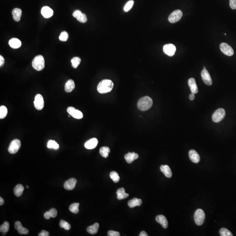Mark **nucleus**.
Instances as JSON below:
<instances>
[{
	"label": "nucleus",
	"mask_w": 236,
	"mask_h": 236,
	"mask_svg": "<svg viewBox=\"0 0 236 236\" xmlns=\"http://www.w3.org/2000/svg\"><path fill=\"white\" fill-rule=\"evenodd\" d=\"M114 84L110 80L105 79L101 81L98 84L97 90L101 94L109 92L113 89Z\"/></svg>",
	"instance_id": "f257e3e1"
},
{
	"label": "nucleus",
	"mask_w": 236,
	"mask_h": 236,
	"mask_svg": "<svg viewBox=\"0 0 236 236\" xmlns=\"http://www.w3.org/2000/svg\"><path fill=\"white\" fill-rule=\"evenodd\" d=\"M153 100L149 96H145L139 99L138 102V109L142 111H145L150 109L152 106Z\"/></svg>",
	"instance_id": "f03ea898"
},
{
	"label": "nucleus",
	"mask_w": 236,
	"mask_h": 236,
	"mask_svg": "<svg viewBox=\"0 0 236 236\" xmlns=\"http://www.w3.org/2000/svg\"><path fill=\"white\" fill-rule=\"evenodd\" d=\"M32 66L36 70L41 71L45 68V60L42 55H38L34 58L32 62Z\"/></svg>",
	"instance_id": "7ed1b4c3"
},
{
	"label": "nucleus",
	"mask_w": 236,
	"mask_h": 236,
	"mask_svg": "<svg viewBox=\"0 0 236 236\" xmlns=\"http://www.w3.org/2000/svg\"><path fill=\"white\" fill-rule=\"evenodd\" d=\"M205 219L204 212L201 209H198L194 214V220L198 226H201L203 223Z\"/></svg>",
	"instance_id": "20e7f679"
},
{
	"label": "nucleus",
	"mask_w": 236,
	"mask_h": 236,
	"mask_svg": "<svg viewBox=\"0 0 236 236\" xmlns=\"http://www.w3.org/2000/svg\"><path fill=\"white\" fill-rule=\"evenodd\" d=\"M21 146V143L20 140L18 139H14L10 144L8 151L11 154H15L18 151Z\"/></svg>",
	"instance_id": "39448f33"
},
{
	"label": "nucleus",
	"mask_w": 236,
	"mask_h": 236,
	"mask_svg": "<svg viewBox=\"0 0 236 236\" xmlns=\"http://www.w3.org/2000/svg\"><path fill=\"white\" fill-rule=\"evenodd\" d=\"M226 112L223 109H218L214 112L212 116V120L214 122H219L223 119L225 117Z\"/></svg>",
	"instance_id": "423d86ee"
},
{
	"label": "nucleus",
	"mask_w": 236,
	"mask_h": 236,
	"mask_svg": "<svg viewBox=\"0 0 236 236\" xmlns=\"http://www.w3.org/2000/svg\"><path fill=\"white\" fill-rule=\"evenodd\" d=\"M183 13L180 10H177L172 12L168 17V21L171 23H175L181 19Z\"/></svg>",
	"instance_id": "0eeeda50"
},
{
	"label": "nucleus",
	"mask_w": 236,
	"mask_h": 236,
	"mask_svg": "<svg viewBox=\"0 0 236 236\" xmlns=\"http://www.w3.org/2000/svg\"><path fill=\"white\" fill-rule=\"evenodd\" d=\"M220 49L222 53L228 56H232L234 55V51L233 48L228 44L222 43L220 45Z\"/></svg>",
	"instance_id": "6e6552de"
},
{
	"label": "nucleus",
	"mask_w": 236,
	"mask_h": 236,
	"mask_svg": "<svg viewBox=\"0 0 236 236\" xmlns=\"http://www.w3.org/2000/svg\"><path fill=\"white\" fill-rule=\"evenodd\" d=\"M176 50V46L172 44H167L163 47V51L166 55L169 57L174 56Z\"/></svg>",
	"instance_id": "1a4fd4ad"
},
{
	"label": "nucleus",
	"mask_w": 236,
	"mask_h": 236,
	"mask_svg": "<svg viewBox=\"0 0 236 236\" xmlns=\"http://www.w3.org/2000/svg\"><path fill=\"white\" fill-rule=\"evenodd\" d=\"M35 107L38 110H41L44 106L43 98L41 95L38 94L36 96L34 101Z\"/></svg>",
	"instance_id": "9d476101"
},
{
	"label": "nucleus",
	"mask_w": 236,
	"mask_h": 236,
	"mask_svg": "<svg viewBox=\"0 0 236 236\" xmlns=\"http://www.w3.org/2000/svg\"><path fill=\"white\" fill-rule=\"evenodd\" d=\"M68 113L73 117L76 119H81L83 117V113L73 107H69L67 109Z\"/></svg>",
	"instance_id": "9b49d317"
},
{
	"label": "nucleus",
	"mask_w": 236,
	"mask_h": 236,
	"mask_svg": "<svg viewBox=\"0 0 236 236\" xmlns=\"http://www.w3.org/2000/svg\"><path fill=\"white\" fill-rule=\"evenodd\" d=\"M201 77L203 79L204 82L207 85H212V80L208 70L206 69H203L201 72Z\"/></svg>",
	"instance_id": "f8f14e48"
},
{
	"label": "nucleus",
	"mask_w": 236,
	"mask_h": 236,
	"mask_svg": "<svg viewBox=\"0 0 236 236\" xmlns=\"http://www.w3.org/2000/svg\"><path fill=\"white\" fill-rule=\"evenodd\" d=\"M77 180L75 178H71L65 181L64 188L66 190H72L74 189L76 186Z\"/></svg>",
	"instance_id": "ddd939ff"
},
{
	"label": "nucleus",
	"mask_w": 236,
	"mask_h": 236,
	"mask_svg": "<svg viewBox=\"0 0 236 236\" xmlns=\"http://www.w3.org/2000/svg\"><path fill=\"white\" fill-rule=\"evenodd\" d=\"M41 14L45 18L51 17L53 15V11L48 6H44L41 9Z\"/></svg>",
	"instance_id": "4468645a"
},
{
	"label": "nucleus",
	"mask_w": 236,
	"mask_h": 236,
	"mask_svg": "<svg viewBox=\"0 0 236 236\" xmlns=\"http://www.w3.org/2000/svg\"><path fill=\"white\" fill-rule=\"evenodd\" d=\"M98 144V140L96 138L91 139L90 140L87 141L85 144V146L86 149L91 150L94 149L97 146Z\"/></svg>",
	"instance_id": "2eb2a0df"
},
{
	"label": "nucleus",
	"mask_w": 236,
	"mask_h": 236,
	"mask_svg": "<svg viewBox=\"0 0 236 236\" xmlns=\"http://www.w3.org/2000/svg\"><path fill=\"white\" fill-rule=\"evenodd\" d=\"M188 85L190 87L192 93L196 94L198 92V88L195 81L193 78H190L188 80Z\"/></svg>",
	"instance_id": "dca6fc26"
},
{
	"label": "nucleus",
	"mask_w": 236,
	"mask_h": 236,
	"mask_svg": "<svg viewBox=\"0 0 236 236\" xmlns=\"http://www.w3.org/2000/svg\"><path fill=\"white\" fill-rule=\"evenodd\" d=\"M189 157L190 160L194 163H198L200 161V156L195 150H191L189 151Z\"/></svg>",
	"instance_id": "f3484780"
},
{
	"label": "nucleus",
	"mask_w": 236,
	"mask_h": 236,
	"mask_svg": "<svg viewBox=\"0 0 236 236\" xmlns=\"http://www.w3.org/2000/svg\"><path fill=\"white\" fill-rule=\"evenodd\" d=\"M125 160L127 161V162L129 163H132L134 160L138 159L139 157V155L137 154L134 152H129L128 153L126 154L124 156Z\"/></svg>",
	"instance_id": "a211bd4d"
},
{
	"label": "nucleus",
	"mask_w": 236,
	"mask_h": 236,
	"mask_svg": "<svg viewBox=\"0 0 236 236\" xmlns=\"http://www.w3.org/2000/svg\"><path fill=\"white\" fill-rule=\"evenodd\" d=\"M156 220L161 224L163 228H167L168 227V222L167 219L163 215H158L156 217Z\"/></svg>",
	"instance_id": "6ab92c4d"
},
{
	"label": "nucleus",
	"mask_w": 236,
	"mask_h": 236,
	"mask_svg": "<svg viewBox=\"0 0 236 236\" xmlns=\"http://www.w3.org/2000/svg\"><path fill=\"white\" fill-rule=\"evenodd\" d=\"M161 172L164 174V176L168 178L172 177V173L170 167L168 165H161L160 168Z\"/></svg>",
	"instance_id": "aec40b11"
},
{
	"label": "nucleus",
	"mask_w": 236,
	"mask_h": 236,
	"mask_svg": "<svg viewBox=\"0 0 236 236\" xmlns=\"http://www.w3.org/2000/svg\"><path fill=\"white\" fill-rule=\"evenodd\" d=\"M75 85L74 80L72 79L69 80L65 84L64 87L65 92L68 93L70 92L75 89Z\"/></svg>",
	"instance_id": "412c9836"
},
{
	"label": "nucleus",
	"mask_w": 236,
	"mask_h": 236,
	"mask_svg": "<svg viewBox=\"0 0 236 236\" xmlns=\"http://www.w3.org/2000/svg\"><path fill=\"white\" fill-rule=\"evenodd\" d=\"M12 14L14 20L16 22H18L20 21L22 15V11L21 9L16 8L12 10Z\"/></svg>",
	"instance_id": "4be33fe9"
},
{
	"label": "nucleus",
	"mask_w": 236,
	"mask_h": 236,
	"mask_svg": "<svg viewBox=\"0 0 236 236\" xmlns=\"http://www.w3.org/2000/svg\"><path fill=\"white\" fill-rule=\"evenodd\" d=\"M9 45L13 49H18L21 47V43L20 40L17 38H12L9 41Z\"/></svg>",
	"instance_id": "5701e85b"
},
{
	"label": "nucleus",
	"mask_w": 236,
	"mask_h": 236,
	"mask_svg": "<svg viewBox=\"0 0 236 236\" xmlns=\"http://www.w3.org/2000/svg\"><path fill=\"white\" fill-rule=\"evenodd\" d=\"M142 203V201L140 198H134L133 199L129 201L128 205L130 208H134L136 206H140Z\"/></svg>",
	"instance_id": "b1692460"
},
{
	"label": "nucleus",
	"mask_w": 236,
	"mask_h": 236,
	"mask_svg": "<svg viewBox=\"0 0 236 236\" xmlns=\"http://www.w3.org/2000/svg\"><path fill=\"white\" fill-rule=\"evenodd\" d=\"M117 198L119 200H121V199H125L127 198L129 196V195L128 194L126 193L125 192V190L123 188H119L117 192Z\"/></svg>",
	"instance_id": "393cba45"
},
{
	"label": "nucleus",
	"mask_w": 236,
	"mask_h": 236,
	"mask_svg": "<svg viewBox=\"0 0 236 236\" xmlns=\"http://www.w3.org/2000/svg\"><path fill=\"white\" fill-rule=\"evenodd\" d=\"M99 227V224L97 222H96L93 225L88 227L87 229V231L91 235H95L98 232Z\"/></svg>",
	"instance_id": "a878e982"
},
{
	"label": "nucleus",
	"mask_w": 236,
	"mask_h": 236,
	"mask_svg": "<svg viewBox=\"0 0 236 236\" xmlns=\"http://www.w3.org/2000/svg\"><path fill=\"white\" fill-rule=\"evenodd\" d=\"M24 187L21 184H18L16 186L14 189V193L15 195L17 197L21 196L23 193Z\"/></svg>",
	"instance_id": "bb28decb"
},
{
	"label": "nucleus",
	"mask_w": 236,
	"mask_h": 236,
	"mask_svg": "<svg viewBox=\"0 0 236 236\" xmlns=\"http://www.w3.org/2000/svg\"><path fill=\"white\" fill-rule=\"evenodd\" d=\"M99 152L102 157L107 158L109 156V154L110 152V150L109 148L107 146H103L100 148Z\"/></svg>",
	"instance_id": "cd10ccee"
},
{
	"label": "nucleus",
	"mask_w": 236,
	"mask_h": 236,
	"mask_svg": "<svg viewBox=\"0 0 236 236\" xmlns=\"http://www.w3.org/2000/svg\"><path fill=\"white\" fill-rule=\"evenodd\" d=\"M79 205V203H74L70 205L69 207V210L70 211L75 214L78 213Z\"/></svg>",
	"instance_id": "c85d7f7f"
},
{
	"label": "nucleus",
	"mask_w": 236,
	"mask_h": 236,
	"mask_svg": "<svg viewBox=\"0 0 236 236\" xmlns=\"http://www.w3.org/2000/svg\"><path fill=\"white\" fill-rule=\"evenodd\" d=\"M110 177L115 183H118L120 180V177L117 172L112 171L110 173Z\"/></svg>",
	"instance_id": "c756f323"
},
{
	"label": "nucleus",
	"mask_w": 236,
	"mask_h": 236,
	"mask_svg": "<svg viewBox=\"0 0 236 236\" xmlns=\"http://www.w3.org/2000/svg\"><path fill=\"white\" fill-rule=\"evenodd\" d=\"M47 147L49 148H53L57 150L58 149L59 145L58 144L55 140H50L47 144Z\"/></svg>",
	"instance_id": "7c9ffc66"
},
{
	"label": "nucleus",
	"mask_w": 236,
	"mask_h": 236,
	"mask_svg": "<svg viewBox=\"0 0 236 236\" xmlns=\"http://www.w3.org/2000/svg\"><path fill=\"white\" fill-rule=\"evenodd\" d=\"M9 230V223L8 221H5L0 227V232L7 233Z\"/></svg>",
	"instance_id": "2f4dec72"
},
{
	"label": "nucleus",
	"mask_w": 236,
	"mask_h": 236,
	"mask_svg": "<svg viewBox=\"0 0 236 236\" xmlns=\"http://www.w3.org/2000/svg\"><path fill=\"white\" fill-rule=\"evenodd\" d=\"M81 62V59L79 57H75L71 59V63L72 66L74 68H77L78 67Z\"/></svg>",
	"instance_id": "473e14b6"
},
{
	"label": "nucleus",
	"mask_w": 236,
	"mask_h": 236,
	"mask_svg": "<svg viewBox=\"0 0 236 236\" xmlns=\"http://www.w3.org/2000/svg\"><path fill=\"white\" fill-rule=\"evenodd\" d=\"M8 113V109L4 106H1L0 107V119H4L6 117Z\"/></svg>",
	"instance_id": "72a5a7b5"
},
{
	"label": "nucleus",
	"mask_w": 236,
	"mask_h": 236,
	"mask_svg": "<svg viewBox=\"0 0 236 236\" xmlns=\"http://www.w3.org/2000/svg\"><path fill=\"white\" fill-rule=\"evenodd\" d=\"M60 227L64 228L66 230H69L71 228L70 224L63 220H61L60 222Z\"/></svg>",
	"instance_id": "f704fd0d"
},
{
	"label": "nucleus",
	"mask_w": 236,
	"mask_h": 236,
	"mask_svg": "<svg viewBox=\"0 0 236 236\" xmlns=\"http://www.w3.org/2000/svg\"><path fill=\"white\" fill-rule=\"evenodd\" d=\"M220 235L221 236H232V233L230 231L224 228L221 229L220 230Z\"/></svg>",
	"instance_id": "c9c22d12"
},
{
	"label": "nucleus",
	"mask_w": 236,
	"mask_h": 236,
	"mask_svg": "<svg viewBox=\"0 0 236 236\" xmlns=\"http://www.w3.org/2000/svg\"><path fill=\"white\" fill-rule=\"evenodd\" d=\"M134 4V1H133V0H130V1H128L127 3L126 4V5L124 6V11L125 12H128V11H129L132 9Z\"/></svg>",
	"instance_id": "e433bc0d"
},
{
	"label": "nucleus",
	"mask_w": 236,
	"mask_h": 236,
	"mask_svg": "<svg viewBox=\"0 0 236 236\" xmlns=\"http://www.w3.org/2000/svg\"><path fill=\"white\" fill-rule=\"evenodd\" d=\"M68 33L66 31H63V32H62L60 33V36H59V39L61 41H63V42H66L68 40Z\"/></svg>",
	"instance_id": "4c0bfd02"
},
{
	"label": "nucleus",
	"mask_w": 236,
	"mask_h": 236,
	"mask_svg": "<svg viewBox=\"0 0 236 236\" xmlns=\"http://www.w3.org/2000/svg\"><path fill=\"white\" fill-rule=\"evenodd\" d=\"M76 18L78 21L83 23H86L87 20L86 15L85 14H83V13L80 14Z\"/></svg>",
	"instance_id": "58836bf2"
},
{
	"label": "nucleus",
	"mask_w": 236,
	"mask_h": 236,
	"mask_svg": "<svg viewBox=\"0 0 236 236\" xmlns=\"http://www.w3.org/2000/svg\"><path fill=\"white\" fill-rule=\"evenodd\" d=\"M49 213H50L51 217H53V218L56 217L57 216V214H58V211L55 208H51L49 210Z\"/></svg>",
	"instance_id": "ea45409f"
},
{
	"label": "nucleus",
	"mask_w": 236,
	"mask_h": 236,
	"mask_svg": "<svg viewBox=\"0 0 236 236\" xmlns=\"http://www.w3.org/2000/svg\"><path fill=\"white\" fill-rule=\"evenodd\" d=\"M18 233H19L20 235H27L29 232L27 228H26L24 227H22L21 229H20L19 230H18Z\"/></svg>",
	"instance_id": "a19ab883"
},
{
	"label": "nucleus",
	"mask_w": 236,
	"mask_h": 236,
	"mask_svg": "<svg viewBox=\"0 0 236 236\" xmlns=\"http://www.w3.org/2000/svg\"><path fill=\"white\" fill-rule=\"evenodd\" d=\"M108 236H120V233L117 231L113 230H110L108 232Z\"/></svg>",
	"instance_id": "79ce46f5"
},
{
	"label": "nucleus",
	"mask_w": 236,
	"mask_h": 236,
	"mask_svg": "<svg viewBox=\"0 0 236 236\" xmlns=\"http://www.w3.org/2000/svg\"><path fill=\"white\" fill-rule=\"evenodd\" d=\"M230 6L232 9H236V0H230Z\"/></svg>",
	"instance_id": "37998d69"
},
{
	"label": "nucleus",
	"mask_w": 236,
	"mask_h": 236,
	"mask_svg": "<svg viewBox=\"0 0 236 236\" xmlns=\"http://www.w3.org/2000/svg\"><path fill=\"white\" fill-rule=\"evenodd\" d=\"M23 227L21 222L19 221H16L15 223V228L16 230H19Z\"/></svg>",
	"instance_id": "c03bdc74"
},
{
	"label": "nucleus",
	"mask_w": 236,
	"mask_h": 236,
	"mask_svg": "<svg viewBox=\"0 0 236 236\" xmlns=\"http://www.w3.org/2000/svg\"><path fill=\"white\" fill-rule=\"evenodd\" d=\"M39 236H49L50 235V233L46 230H43L41 231V233H39Z\"/></svg>",
	"instance_id": "a18cd8bd"
},
{
	"label": "nucleus",
	"mask_w": 236,
	"mask_h": 236,
	"mask_svg": "<svg viewBox=\"0 0 236 236\" xmlns=\"http://www.w3.org/2000/svg\"><path fill=\"white\" fill-rule=\"evenodd\" d=\"M82 12H81V11H80L78 10H77L75 11L73 14V17L77 18V17H78L79 16L80 14H82Z\"/></svg>",
	"instance_id": "49530a36"
},
{
	"label": "nucleus",
	"mask_w": 236,
	"mask_h": 236,
	"mask_svg": "<svg viewBox=\"0 0 236 236\" xmlns=\"http://www.w3.org/2000/svg\"><path fill=\"white\" fill-rule=\"evenodd\" d=\"M44 217L46 220H49L51 216L50 215V213H49V211L45 213L44 214Z\"/></svg>",
	"instance_id": "de8ad7c7"
},
{
	"label": "nucleus",
	"mask_w": 236,
	"mask_h": 236,
	"mask_svg": "<svg viewBox=\"0 0 236 236\" xmlns=\"http://www.w3.org/2000/svg\"><path fill=\"white\" fill-rule=\"evenodd\" d=\"M4 63V59L3 57L1 55L0 56V67H1L3 66Z\"/></svg>",
	"instance_id": "09e8293b"
},
{
	"label": "nucleus",
	"mask_w": 236,
	"mask_h": 236,
	"mask_svg": "<svg viewBox=\"0 0 236 236\" xmlns=\"http://www.w3.org/2000/svg\"><path fill=\"white\" fill-rule=\"evenodd\" d=\"M139 236H148L147 233L144 231H142L141 233H140L139 235Z\"/></svg>",
	"instance_id": "8fccbe9b"
},
{
	"label": "nucleus",
	"mask_w": 236,
	"mask_h": 236,
	"mask_svg": "<svg viewBox=\"0 0 236 236\" xmlns=\"http://www.w3.org/2000/svg\"><path fill=\"white\" fill-rule=\"evenodd\" d=\"M194 98L195 94H194L192 93L189 95V99H190V100H191V101L193 100Z\"/></svg>",
	"instance_id": "3c124183"
},
{
	"label": "nucleus",
	"mask_w": 236,
	"mask_h": 236,
	"mask_svg": "<svg viewBox=\"0 0 236 236\" xmlns=\"http://www.w3.org/2000/svg\"><path fill=\"white\" fill-rule=\"evenodd\" d=\"M4 200L3 198H2L1 197H0V205H3L4 204Z\"/></svg>",
	"instance_id": "603ef678"
},
{
	"label": "nucleus",
	"mask_w": 236,
	"mask_h": 236,
	"mask_svg": "<svg viewBox=\"0 0 236 236\" xmlns=\"http://www.w3.org/2000/svg\"><path fill=\"white\" fill-rule=\"evenodd\" d=\"M2 234L3 235H6V233H5V232H2Z\"/></svg>",
	"instance_id": "864d4df0"
},
{
	"label": "nucleus",
	"mask_w": 236,
	"mask_h": 236,
	"mask_svg": "<svg viewBox=\"0 0 236 236\" xmlns=\"http://www.w3.org/2000/svg\"><path fill=\"white\" fill-rule=\"evenodd\" d=\"M203 69H206V68H205V67H203Z\"/></svg>",
	"instance_id": "5fc2aeb1"
},
{
	"label": "nucleus",
	"mask_w": 236,
	"mask_h": 236,
	"mask_svg": "<svg viewBox=\"0 0 236 236\" xmlns=\"http://www.w3.org/2000/svg\"><path fill=\"white\" fill-rule=\"evenodd\" d=\"M26 187H27V188H29V187H28V186H27Z\"/></svg>",
	"instance_id": "6e6d98bb"
}]
</instances>
